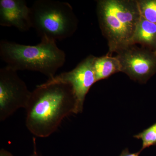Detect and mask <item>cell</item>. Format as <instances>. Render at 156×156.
<instances>
[{
	"instance_id": "3",
	"label": "cell",
	"mask_w": 156,
	"mask_h": 156,
	"mask_svg": "<svg viewBox=\"0 0 156 156\" xmlns=\"http://www.w3.org/2000/svg\"><path fill=\"white\" fill-rule=\"evenodd\" d=\"M96 14L99 27L107 40L108 54L132 45L141 18L137 0H99Z\"/></svg>"
},
{
	"instance_id": "9",
	"label": "cell",
	"mask_w": 156,
	"mask_h": 156,
	"mask_svg": "<svg viewBox=\"0 0 156 156\" xmlns=\"http://www.w3.org/2000/svg\"><path fill=\"white\" fill-rule=\"evenodd\" d=\"M136 44L153 51L156 50V24L141 16L132 40V45Z\"/></svg>"
},
{
	"instance_id": "6",
	"label": "cell",
	"mask_w": 156,
	"mask_h": 156,
	"mask_svg": "<svg viewBox=\"0 0 156 156\" xmlns=\"http://www.w3.org/2000/svg\"><path fill=\"white\" fill-rule=\"evenodd\" d=\"M116 57L121 65V72L131 80L145 84L156 73V52L130 45L117 51Z\"/></svg>"
},
{
	"instance_id": "8",
	"label": "cell",
	"mask_w": 156,
	"mask_h": 156,
	"mask_svg": "<svg viewBox=\"0 0 156 156\" xmlns=\"http://www.w3.org/2000/svg\"><path fill=\"white\" fill-rule=\"evenodd\" d=\"M0 25L14 27L21 32L32 28L30 9L24 0L0 1Z\"/></svg>"
},
{
	"instance_id": "14",
	"label": "cell",
	"mask_w": 156,
	"mask_h": 156,
	"mask_svg": "<svg viewBox=\"0 0 156 156\" xmlns=\"http://www.w3.org/2000/svg\"><path fill=\"white\" fill-rule=\"evenodd\" d=\"M0 156H14L11 153L4 148L0 150Z\"/></svg>"
},
{
	"instance_id": "13",
	"label": "cell",
	"mask_w": 156,
	"mask_h": 156,
	"mask_svg": "<svg viewBox=\"0 0 156 156\" xmlns=\"http://www.w3.org/2000/svg\"><path fill=\"white\" fill-rule=\"evenodd\" d=\"M141 151L140 150L135 153L130 152L129 149L127 148L122 151L119 156H139Z\"/></svg>"
},
{
	"instance_id": "7",
	"label": "cell",
	"mask_w": 156,
	"mask_h": 156,
	"mask_svg": "<svg viewBox=\"0 0 156 156\" xmlns=\"http://www.w3.org/2000/svg\"><path fill=\"white\" fill-rule=\"evenodd\" d=\"M95 56L89 55L74 69L49 79L48 83H63L72 87L76 101V114L82 112L85 98L90 88L97 82L93 69Z\"/></svg>"
},
{
	"instance_id": "1",
	"label": "cell",
	"mask_w": 156,
	"mask_h": 156,
	"mask_svg": "<svg viewBox=\"0 0 156 156\" xmlns=\"http://www.w3.org/2000/svg\"><path fill=\"white\" fill-rule=\"evenodd\" d=\"M25 124L34 136L45 138L56 131L66 117L76 114L72 87L63 83H48L31 92L25 109Z\"/></svg>"
},
{
	"instance_id": "2",
	"label": "cell",
	"mask_w": 156,
	"mask_h": 156,
	"mask_svg": "<svg viewBox=\"0 0 156 156\" xmlns=\"http://www.w3.org/2000/svg\"><path fill=\"white\" fill-rule=\"evenodd\" d=\"M0 57L7 66L14 70L38 72L51 79L64 65L66 54L56 41L41 39L35 46L21 44L2 40L0 42Z\"/></svg>"
},
{
	"instance_id": "10",
	"label": "cell",
	"mask_w": 156,
	"mask_h": 156,
	"mask_svg": "<svg viewBox=\"0 0 156 156\" xmlns=\"http://www.w3.org/2000/svg\"><path fill=\"white\" fill-rule=\"evenodd\" d=\"M93 65L97 82L121 72V65L118 58L108 54L101 57L95 56Z\"/></svg>"
},
{
	"instance_id": "4",
	"label": "cell",
	"mask_w": 156,
	"mask_h": 156,
	"mask_svg": "<svg viewBox=\"0 0 156 156\" xmlns=\"http://www.w3.org/2000/svg\"><path fill=\"white\" fill-rule=\"evenodd\" d=\"M30 9L32 28L41 39L64 40L71 37L78 28V20L69 3L37 0Z\"/></svg>"
},
{
	"instance_id": "5",
	"label": "cell",
	"mask_w": 156,
	"mask_h": 156,
	"mask_svg": "<svg viewBox=\"0 0 156 156\" xmlns=\"http://www.w3.org/2000/svg\"><path fill=\"white\" fill-rule=\"evenodd\" d=\"M31 92L17 71L6 66L0 69V121L4 122L20 108L25 109Z\"/></svg>"
},
{
	"instance_id": "16",
	"label": "cell",
	"mask_w": 156,
	"mask_h": 156,
	"mask_svg": "<svg viewBox=\"0 0 156 156\" xmlns=\"http://www.w3.org/2000/svg\"><path fill=\"white\" fill-rule=\"evenodd\" d=\"M155 52H156V50H155Z\"/></svg>"
},
{
	"instance_id": "15",
	"label": "cell",
	"mask_w": 156,
	"mask_h": 156,
	"mask_svg": "<svg viewBox=\"0 0 156 156\" xmlns=\"http://www.w3.org/2000/svg\"><path fill=\"white\" fill-rule=\"evenodd\" d=\"M34 152L31 154L30 156H41L38 153L37 151V148H36V144L35 142V139H34Z\"/></svg>"
},
{
	"instance_id": "12",
	"label": "cell",
	"mask_w": 156,
	"mask_h": 156,
	"mask_svg": "<svg viewBox=\"0 0 156 156\" xmlns=\"http://www.w3.org/2000/svg\"><path fill=\"white\" fill-rule=\"evenodd\" d=\"M134 138L142 141L141 152L147 148L156 145V122L142 132L134 135Z\"/></svg>"
},
{
	"instance_id": "11",
	"label": "cell",
	"mask_w": 156,
	"mask_h": 156,
	"mask_svg": "<svg viewBox=\"0 0 156 156\" xmlns=\"http://www.w3.org/2000/svg\"><path fill=\"white\" fill-rule=\"evenodd\" d=\"M141 17L156 24V0H137Z\"/></svg>"
}]
</instances>
